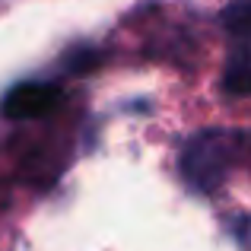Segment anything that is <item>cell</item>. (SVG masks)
<instances>
[{"label":"cell","mask_w":251,"mask_h":251,"mask_svg":"<svg viewBox=\"0 0 251 251\" xmlns=\"http://www.w3.org/2000/svg\"><path fill=\"white\" fill-rule=\"evenodd\" d=\"M248 134L242 127H207L188 140L181 153V175L194 191L223 188L226 178L245 159Z\"/></svg>","instance_id":"1"},{"label":"cell","mask_w":251,"mask_h":251,"mask_svg":"<svg viewBox=\"0 0 251 251\" xmlns=\"http://www.w3.org/2000/svg\"><path fill=\"white\" fill-rule=\"evenodd\" d=\"M57 105H61V89L54 83L32 80V83L13 86L6 92L0 111L10 121H38V118H48L51 111H57Z\"/></svg>","instance_id":"2"},{"label":"cell","mask_w":251,"mask_h":251,"mask_svg":"<svg viewBox=\"0 0 251 251\" xmlns=\"http://www.w3.org/2000/svg\"><path fill=\"white\" fill-rule=\"evenodd\" d=\"M248 42H235L232 57L226 64V74H223V86H226L229 96H248Z\"/></svg>","instance_id":"3"},{"label":"cell","mask_w":251,"mask_h":251,"mask_svg":"<svg viewBox=\"0 0 251 251\" xmlns=\"http://www.w3.org/2000/svg\"><path fill=\"white\" fill-rule=\"evenodd\" d=\"M223 23H226V29L235 35V42H248V25H251L248 0H232V6L223 13Z\"/></svg>","instance_id":"4"}]
</instances>
